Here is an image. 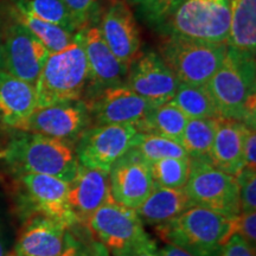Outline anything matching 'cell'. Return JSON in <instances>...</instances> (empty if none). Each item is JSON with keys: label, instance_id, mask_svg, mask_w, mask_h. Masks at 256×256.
I'll return each instance as SVG.
<instances>
[{"label": "cell", "instance_id": "obj_17", "mask_svg": "<svg viewBox=\"0 0 256 256\" xmlns=\"http://www.w3.org/2000/svg\"><path fill=\"white\" fill-rule=\"evenodd\" d=\"M100 31L112 52L130 66L139 55L142 38L132 10L124 0H113L101 17Z\"/></svg>", "mask_w": 256, "mask_h": 256}, {"label": "cell", "instance_id": "obj_3", "mask_svg": "<svg viewBox=\"0 0 256 256\" xmlns=\"http://www.w3.org/2000/svg\"><path fill=\"white\" fill-rule=\"evenodd\" d=\"M5 159L17 174H46L68 183L78 168L74 144L28 132L19 133L11 140Z\"/></svg>", "mask_w": 256, "mask_h": 256}, {"label": "cell", "instance_id": "obj_2", "mask_svg": "<svg viewBox=\"0 0 256 256\" xmlns=\"http://www.w3.org/2000/svg\"><path fill=\"white\" fill-rule=\"evenodd\" d=\"M234 218L192 206L176 218L156 226L159 238L192 256H220L235 234Z\"/></svg>", "mask_w": 256, "mask_h": 256}, {"label": "cell", "instance_id": "obj_7", "mask_svg": "<svg viewBox=\"0 0 256 256\" xmlns=\"http://www.w3.org/2000/svg\"><path fill=\"white\" fill-rule=\"evenodd\" d=\"M184 190L196 206L232 218L241 212L235 177L206 160L188 159V177Z\"/></svg>", "mask_w": 256, "mask_h": 256}, {"label": "cell", "instance_id": "obj_14", "mask_svg": "<svg viewBox=\"0 0 256 256\" xmlns=\"http://www.w3.org/2000/svg\"><path fill=\"white\" fill-rule=\"evenodd\" d=\"M89 68V100L107 88L122 86L128 68L112 52L100 28L89 26L78 31ZM88 100V101H89ZM84 101V102H88Z\"/></svg>", "mask_w": 256, "mask_h": 256}, {"label": "cell", "instance_id": "obj_31", "mask_svg": "<svg viewBox=\"0 0 256 256\" xmlns=\"http://www.w3.org/2000/svg\"><path fill=\"white\" fill-rule=\"evenodd\" d=\"M60 256H110V252L95 238L82 236L74 232L72 228L66 229L64 248Z\"/></svg>", "mask_w": 256, "mask_h": 256}, {"label": "cell", "instance_id": "obj_36", "mask_svg": "<svg viewBox=\"0 0 256 256\" xmlns=\"http://www.w3.org/2000/svg\"><path fill=\"white\" fill-rule=\"evenodd\" d=\"M112 254L113 256H159V250L156 242L147 235L145 238L140 240L130 247Z\"/></svg>", "mask_w": 256, "mask_h": 256}, {"label": "cell", "instance_id": "obj_42", "mask_svg": "<svg viewBox=\"0 0 256 256\" xmlns=\"http://www.w3.org/2000/svg\"><path fill=\"white\" fill-rule=\"evenodd\" d=\"M2 158H5V151L0 152V159H2Z\"/></svg>", "mask_w": 256, "mask_h": 256}, {"label": "cell", "instance_id": "obj_29", "mask_svg": "<svg viewBox=\"0 0 256 256\" xmlns=\"http://www.w3.org/2000/svg\"><path fill=\"white\" fill-rule=\"evenodd\" d=\"M14 8L74 34L78 32L63 0H14Z\"/></svg>", "mask_w": 256, "mask_h": 256}, {"label": "cell", "instance_id": "obj_38", "mask_svg": "<svg viewBox=\"0 0 256 256\" xmlns=\"http://www.w3.org/2000/svg\"><path fill=\"white\" fill-rule=\"evenodd\" d=\"M244 168H256V134L255 128H247L244 138Z\"/></svg>", "mask_w": 256, "mask_h": 256}, {"label": "cell", "instance_id": "obj_12", "mask_svg": "<svg viewBox=\"0 0 256 256\" xmlns=\"http://www.w3.org/2000/svg\"><path fill=\"white\" fill-rule=\"evenodd\" d=\"M2 44L4 70L36 86L50 52L24 25L14 20L6 28Z\"/></svg>", "mask_w": 256, "mask_h": 256}, {"label": "cell", "instance_id": "obj_16", "mask_svg": "<svg viewBox=\"0 0 256 256\" xmlns=\"http://www.w3.org/2000/svg\"><path fill=\"white\" fill-rule=\"evenodd\" d=\"M178 86L176 76L153 51L138 57L127 72L126 87L154 106L171 101Z\"/></svg>", "mask_w": 256, "mask_h": 256}, {"label": "cell", "instance_id": "obj_5", "mask_svg": "<svg viewBox=\"0 0 256 256\" xmlns=\"http://www.w3.org/2000/svg\"><path fill=\"white\" fill-rule=\"evenodd\" d=\"M160 24L171 36L226 44L230 0H182Z\"/></svg>", "mask_w": 256, "mask_h": 256}, {"label": "cell", "instance_id": "obj_8", "mask_svg": "<svg viewBox=\"0 0 256 256\" xmlns=\"http://www.w3.org/2000/svg\"><path fill=\"white\" fill-rule=\"evenodd\" d=\"M136 133V127L133 124L88 127L75 145L78 165L110 172L114 162L132 148Z\"/></svg>", "mask_w": 256, "mask_h": 256}, {"label": "cell", "instance_id": "obj_41", "mask_svg": "<svg viewBox=\"0 0 256 256\" xmlns=\"http://www.w3.org/2000/svg\"><path fill=\"white\" fill-rule=\"evenodd\" d=\"M4 70V58H2V44L0 40V72Z\"/></svg>", "mask_w": 256, "mask_h": 256}, {"label": "cell", "instance_id": "obj_15", "mask_svg": "<svg viewBox=\"0 0 256 256\" xmlns=\"http://www.w3.org/2000/svg\"><path fill=\"white\" fill-rule=\"evenodd\" d=\"M110 185L116 203L136 210L153 188L150 162L130 148L110 168Z\"/></svg>", "mask_w": 256, "mask_h": 256}, {"label": "cell", "instance_id": "obj_23", "mask_svg": "<svg viewBox=\"0 0 256 256\" xmlns=\"http://www.w3.org/2000/svg\"><path fill=\"white\" fill-rule=\"evenodd\" d=\"M226 46L255 55L256 0H230V28Z\"/></svg>", "mask_w": 256, "mask_h": 256}, {"label": "cell", "instance_id": "obj_11", "mask_svg": "<svg viewBox=\"0 0 256 256\" xmlns=\"http://www.w3.org/2000/svg\"><path fill=\"white\" fill-rule=\"evenodd\" d=\"M87 228L108 252H119L145 238L147 234L136 211L110 200L98 209Z\"/></svg>", "mask_w": 256, "mask_h": 256}, {"label": "cell", "instance_id": "obj_25", "mask_svg": "<svg viewBox=\"0 0 256 256\" xmlns=\"http://www.w3.org/2000/svg\"><path fill=\"white\" fill-rule=\"evenodd\" d=\"M171 102L188 119H218L220 114L206 86L179 83Z\"/></svg>", "mask_w": 256, "mask_h": 256}, {"label": "cell", "instance_id": "obj_10", "mask_svg": "<svg viewBox=\"0 0 256 256\" xmlns=\"http://www.w3.org/2000/svg\"><path fill=\"white\" fill-rule=\"evenodd\" d=\"M24 206L31 216L43 215L66 224L68 228L76 226L75 217L68 203L69 183L46 174H18Z\"/></svg>", "mask_w": 256, "mask_h": 256}, {"label": "cell", "instance_id": "obj_35", "mask_svg": "<svg viewBox=\"0 0 256 256\" xmlns=\"http://www.w3.org/2000/svg\"><path fill=\"white\" fill-rule=\"evenodd\" d=\"M234 232L252 249L256 248V212L240 214L234 218Z\"/></svg>", "mask_w": 256, "mask_h": 256}, {"label": "cell", "instance_id": "obj_30", "mask_svg": "<svg viewBox=\"0 0 256 256\" xmlns=\"http://www.w3.org/2000/svg\"><path fill=\"white\" fill-rule=\"evenodd\" d=\"M153 185L168 188H184L188 177V158H166L150 162Z\"/></svg>", "mask_w": 256, "mask_h": 256}, {"label": "cell", "instance_id": "obj_26", "mask_svg": "<svg viewBox=\"0 0 256 256\" xmlns=\"http://www.w3.org/2000/svg\"><path fill=\"white\" fill-rule=\"evenodd\" d=\"M12 16H14V20L24 25L49 50L50 54L58 52V51L66 49L75 40L76 34H74V32L66 30L58 25L48 23V22L32 17L31 14L20 11V10L14 8Z\"/></svg>", "mask_w": 256, "mask_h": 256}, {"label": "cell", "instance_id": "obj_28", "mask_svg": "<svg viewBox=\"0 0 256 256\" xmlns=\"http://www.w3.org/2000/svg\"><path fill=\"white\" fill-rule=\"evenodd\" d=\"M132 148L136 150L147 162H154L166 158H188L180 144L154 134L138 132L133 138Z\"/></svg>", "mask_w": 256, "mask_h": 256}, {"label": "cell", "instance_id": "obj_40", "mask_svg": "<svg viewBox=\"0 0 256 256\" xmlns=\"http://www.w3.org/2000/svg\"><path fill=\"white\" fill-rule=\"evenodd\" d=\"M0 256H8V249H6L5 238L2 236V232H0Z\"/></svg>", "mask_w": 256, "mask_h": 256}, {"label": "cell", "instance_id": "obj_34", "mask_svg": "<svg viewBox=\"0 0 256 256\" xmlns=\"http://www.w3.org/2000/svg\"><path fill=\"white\" fill-rule=\"evenodd\" d=\"M134 5L139 6L146 19L156 24H160L170 12L182 0H130Z\"/></svg>", "mask_w": 256, "mask_h": 256}, {"label": "cell", "instance_id": "obj_24", "mask_svg": "<svg viewBox=\"0 0 256 256\" xmlns=\"http://www.w3.org/2000/svg\"><path fill=\"white\" fill-rule=\"evenodd\" d=\"M188 120L177 106L170 101L156 106L136 127L139 133L154 134L180 144Z\"/></svg>", "mask_w": 256, "mask_h": 256}, {"label": "cell", "instance_id": "obj_27", "mask_svg": "<svg viewBox=\"0 0 256 256\" xmlns=\"http://www.w3.org/2000/svg\"><path fill=\"white\" fill-rule=\"evenodd\" d=\"M217 127V119H188L180 145L188 159H200L210 162Z\"/></svg>", "mask_w": 256, "mask_h": 256}, {"label": "cell", "instance_id": "obj_37", "mask_svg": "<svg viewBox=\"0 0 256 256\" xmlns=\"http://www.w3.org/2000/svg\"><path fill=\"white\" fill-rule=\"evenodd\" d=\"M220 256H255V249H252L241 236L234 234L223 247Z\"/></svg>", "mask_w": 256, "mask_h": 256}, {"label": "cell", "instance_id": "obj_32", "mask_svg": "<svg viewBox=\"0 0 256 256\" xmlns=\"http://www.w3.org/2000/svg\"><path fill=\"white\" fill-rule=\"evenodd\" d=\"M240 194V214L256 212V171L242 168L235 176Z\"/></svg>", "mask_w": 256, "mask_h": 256}, {"label": "cell", "instance_id": "obj_21", "mask_svg": "<svg viewBox=\"0 0 256 256\" xmlns=\"http://www.w3.org/2000/svg\"><path fill=\"white\" fill-rule=\"evenodd\" d=\"M37 108L36 88L5 70L0 72V119L17 128Z\"/></svg>", "mask_w": 256, "mask_h": 256}, {"label": "cell", "instance_id": "obj_6", "mask_svg": "<svg viewBox=\"0 0 256 256\" xmlns=\"http://www.w3.org/2000/svg\"><path fill=\"white\" fill-rule=\"evenodd\" d=\"M159 52L179 83L206 86L226 56V44L168 34L160 44Z\"/></svg>", "mask_w": 256, "mask_h": 256}, {"label": "cell", "instance_id": "obj_4", "mask_svg": "<svg viewBox=\"0 0 256 256\" xmlns=\"http://www.w3.org/2000/svg\"><path fill=\"white\" fill-rule=\"evenodd\" d=\"M88 87V63L81 38L76 32L72 43L66 49L50 54L43 66L34 86L37 108L82 100Z\"/></svg>", "mask_w": 256, "mask_h": 256}, {"label": "cell", "instance_id": "obj_13", "mask_svg": "<svg viewBox=\"0 0 256 256\" xmlns=\"http://www.w3.org/2000/svg\"><path fill=\"white\" fill-rule=\"evenodd\" d=\"M88 106L90 120L95 126L101 124H133L136 126L156 107L136 95L126 86L107 88L92 100Z\"/></svg>", "mask_w": 256, "mask_h": 256}, {"label": "cell", "instance_id": "obj_22", "mask_svg": "<svg viewBox=\"0 0 256 256\" xmlns=\"http://www.w3.org/2000/svg\"><path fill=\"white\" fill-rule=\"evenodd\" d=\"M194 204L184 188H168L153 185L148 197L136 210L142 223L159 226L176 218Z\"/></svg>", "mask_w": 256, "mask_h": 256}, {"label": "cell", "instance_id": "obj_33", "mask_svg": "<svg viewBox=\"0 0 256 256\" xmlns=\"http://www.w3.org/2000/svg\"><path fill=\"white\" fill-rule=\"evenodd\" d=\"M76 31L87 28L98 14L101 0H63Z\"/></svg>", "mask_w": 256, "mask_h": 256}, {"label": "cell", "instance_id": "obj_39", "mask_svg": "<svg viewBox=\"0 0 256 256\" xmlns=\"http://www.w3.org/2000/svg\"><path fill=\"white\" fill-rule=\"evenodd\" d=\"M159 256H192V255L183 250L182 248L176 247V246H172V244H168V243H166L164 248H162L159 250Z\"/></svg>", "mask_w": 256, "mask_h": 256}, {"label": "cell", "instance_id": "obj_18", "mask_svg": "<svg viewBox=\"0 0 256 256\" xmlns=\"http://www.w3.org/2000/svg\"><path fill=\"white\" fill-rule=\"evenodd\" d=\"M114 200L110 185V172L78 165L75 177L69 182L68 203L78 224L88 226L98 209Z\"/></svg>", "mask_w": 256, "mask_h": 256}, {"label": "cell", "instance_id": "obj_9", "mask_svg": "<svg viewBox=\"0 0 256 256\" xmlns=\"http://www.w3.org/2000/svg\"><path fill=\"white\" fill-rule=\"evenodd\" d=\"M90 122L87 104L83 100H76L37 108L16 130L74 144Z\"/></svg>", "mask_w": 256, "mask_h": 256}, {"label": "cell", "instance_id": "obj_19", "mask_svg": "<svg viewBox=\"0 0 256 256\" xmlns=\"http://www.w3.org/2000/svg\"><path fill=\"white\" fill-rule=\"evenodd\" d=\"M68 226L43 215L28 220L14 246V256H60Z\"/></svg>", "mask_w": 256, "mask_h": 256}, {"label": "cell", "instance_id": "obj_1", "mask_svg": "<svg viewBox=\"0 0 256 256\" xmlns=\"http://www.w3.org/2000/svg\"><path fill=\"white\" fill-rule=\"evenodd\" d=\"M220 118L255 128V55L226 46L220 68L206 83Z\"/></svg>", "mask_w": 256, "mask_h": 256}, {"label": "cell", "instance_id": "obj_20", "mask_svg": "<svg viewBox=\"0 0 256 256\" xmlns=\"http://www.w3.org/2000/svg\"><path fill=\"white\" fill-rule=\"evenodd\" d=\"M247 124L218 118L210 153V162L224 174L234 176L244 168V138Z\"/></svg>", "mask_w": 256, "mask_h": 256}]
</instances>
